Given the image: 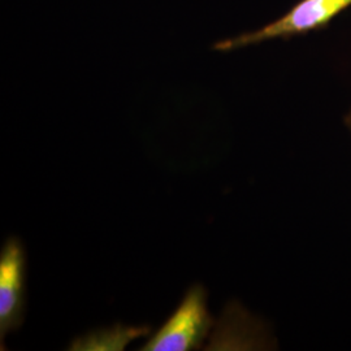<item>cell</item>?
Listing matches in <instances>:
<instances>
[{
  "instance_id": "6da1fadb",
  "label": "cell",
  "mask_w": 351,
  "mask_h": 351,
  "mask_svg": "<svg viewBox=\"0 0 351 351\" xmlns=\"http://www.w3.org/2000/svg\"><path fill=\"white\" fill-rule=\"evenodd\" d=\"M351 7V0H301L282 17L267 25L217 42L213 49L220 52L239 50L272 39L301 36L329 24L337 14Z\"/></svg>"
},
{
  "instance_id": "7a4b0ae2",
  "label": "cell",
  "mask_w": 351,
  "mask_h": 351,
  "mask_svg": "<svg viewBox=\"0 0 351 351\" xmlns=\"http://www.w3.org/2000/svg\"><path fill=\"white\" fill-rule=\"evenodd\" d=\"M213 326L202 285L189 289L180 306L151 337L143 351H189L198 349Z\"/></svg>"
},
{
  "instance_id": "3957f363",
  "label": "cell",
  "mask_w": 351,
  "mask_h": 351,
  "mask_svg": "<svg viewBox=\"0 0 351 351\" xmlns=\"http://www.w3.org/2000/svg\"><path fill=\"white\" fill-rule=\"evenodd\" d=\"M25 251L19 239H8L0 254V339L17 330L25 320Z\"/></svg>"
},
{
  "instance_id": "277c9868",
  "label": "cell",
  "mask_w": 351,
  "mask_h": 351,
  "mask_svg": "<svg viewBox=\"0 0 351 351\" xmlns=\"http://www.w3.org/2000/svg\"><path fill=\"white\" fill-rule=\"evenodd\" d=\"M143 333L142 328H126L116 326L93 333L84 339H77L72 349L75 350H123L126 343L132 339H137Z\"/></svg>"
},
{
  "instance_id": "5b68a950",
  "label": "cell",
  "mask_w": 351,
  "mask_h": 351,
  "mask_svg": "<svg viewBox=\"0 0 351 351\" xmlns=\"http://www.w3.org/2000/svg\"><path fill=\"white\" fill-rule=\"evenodd\" d=\"M346 124L349 126V129L351 130V111L348 116H346Z\"/></svg>"
}]
</instances>
